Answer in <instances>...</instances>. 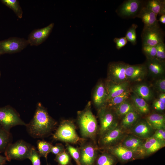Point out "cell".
<instances>
[{"label": "cell", "instance_id": "17", "mask_svg": "<svg viewBox=\"0 0 165 165\" xmlns=\"http://www.w3.org/2000/svg\"><path fill=\"white\" fill-rule=\"evenodd\" d=\"M148 71L146 64H127L125 74L128 81H140L144 78Z\"/></svg>", "mask_w": 165, "mask_h": 165}, {"label": "cell", "instance_id": "8", "mask_svg": "<svg viewBox=\"0 0 165 165\" xmlns=\"http://www.w3.org/2000/svg\"><path fill=\"white\" fill-rule=\"evenodd\" d=\"M98 115L100 123L99 136L118 125L114 112L106 106L98 110Z\"/></svg>", "mask_w": 165, "mask_h": 165}, {"label": "cell", "instance_id": "41", "mask_svg": "<svg viewBox=\"0 0 165 165\" xmlns=\"http://www.w3.org/2000/svg\"><path fill=\"white\" fill-rule=\"evenodd\" d=\"M113 41L116 44V48L118 50H119L124 46L128 42L125 37L120 38H115Z\"/></svg>", "mask_w": 165, "mask_h": 165}, {"label": "cell", "instance_id": "39", "mask_svg": "<svg viewBox=\"0 0 165 165\" xmlns=\"http://www.w3.org/2000/svg\"><path fill=\"white\" fill-rule=\"evenodd\" d=\"M40 156L35 148L32 150L28 158L31 162L32 165H41Z\"/></svg>", "mask_w": 165, "mask_h": 165}, {"label": "cell", "instance_id": "46", "mask_svg": "<svg viewBox=\"0 0 165 165\" xmlns=\"http://www.w3.org/2000/svg\"><path fill=\"white\" fill-rule=\"evenodd\" d=\"M159 100L165 104V93H161L159 96Z\"/></svg>", "mask_w": 165, "mask_h": 165}, {"label": "cell", "instance_id": "37", "mask_svg": "<svg viewBox=\"0 0 165 165\" xmlns=\"http://www.w3.org/2000/svg\"><path fill=\"white\" fill-rule=\"evenodd\" d=\"M142 50L147 59L152 60L155 58L156 54V46L142 45Z\"/></svg>", "mask_w": 165, "mask_h": 165}, {"label": "cell", "instance_id": "10", "mask_svg": "<svg viewBox=\"0 0 165 165\" xmlns=\"http://www.w3.org/2000/svg\"><path fill=\"white\" fill-rule=\"evenodd\" d=\"M144 1L140 0H127L124 1L116 10L117 14L125 18L137 17L144 5Z\"/></svg>", "mask_w": 165, "mask_h": 165}, {"label": "cell", "instance_id": "12", "mask_svg": "<svg viewBox=\"0 0 165 165\" xmlns=\"http://www.w3.org/2000/svg\"><path fill=\"white\" fill-rule=\"evenodd\" d=\"M127 64L122 62L110 63L108 67L107 80L116 83L128 81L125 74Z\"/></svg>", "mask_w": 165, "mask_h": 165}, {"label": "cell", "instance_id": "26", "mask_svg": "<svg viewBox=\"0 0 165 165\" xmlns=\"http://www.w3.org/2000/svg\"><path fill=\"white\" fill-rule=\"evenodd\" d=\"M148 70L152 75H159L163 73L164 62L157 60L156 58L148 60L145 64Z\"/></svg>", "mask_w": 165, "mask_h": 165}, {"label": "cell", "instance_id": "3", "mask_svg": "<svg viewBox=\"0 0 165 165\" xmlns=\"http://www.w3.org/2000/svg\"><path fill=\"white\" fill-rule=\"evenodd\" d=\"M53 137L55 140L69 144H75L82 140L77 134L74 123L68 120H64L61 122Z\"/></svg>", "mask_w": 165, "mask_h": 165}, {"label": "cell", "instance_id": "1", "mask_svg": "<svg viewBox=\"0 0 165 165\" xmlns=\"http://www.w3.org/2000/svg\"><path fill=\"white\" fill-rule=\"evenodd\" d=\"M57 123L42 104L38 102L32 118L28 123H26L25 126L31 137L40 138L49 135L55 129Z\"/></svg>", "mask_w": 165, "mask_h": 165}, {"label": "cell", "instance_id": "25", "mask_svg": "<svg viewBox=\"0 0 165 165\" xmlns=\"http://www.w3.org/2000/svg\"><path fill=\"white\" fill-rule=\"evenodd\" d=\"M144 6L150 10L157 16L165 14V1L149 0L144 3Z\"/></svg>", "mask_w": 165, "mask_h": 165}, {"label": "cell", "instance_id": "35", "mask_svg": "<svg viewBox=\"0 0 165 165\" xmlns=\"http://www.w3.org/2000/svg\"><path fill=\"white\" fill-rule=\"evenodd\" d=\"M55 160L59 165H72L71 156L66 150L56 156Z\"/></svg>", "mask_w": 165, "mask_h": 165}, {"label": "cell", "instance_id": "4", "mask_svg": "<svg viewBox=\"0 0 165 165\" xmlns=\"http://www.w3.org/2000/svg\"><path fill=\"white\" fill-rule=\"evenodd\" d=\"M34 148L25 141L19 140L8 145L4 151L5 156L8 161L12 160H22L28 159Z\"/></svg>", "mask_w": 165, "mask_h": 165}, {"label": "cell", "instance_id": "27", "mask_svg": "<svg viewBox=\"0 0 165 165\" xmlns=\"http://www.w3.org/2000/svg\"><path fill=\"white\" fill-rule=\"evenodd\" d=\"M117 159L108 152L105 150L98 154L94 165H115Z\"/></svg>", "mask_w": 165, "mask_h": 165}, {"label": "cell", "instance_id": "30", "mask_svg": "<svg viewBox=\"0 0 165 165\" xmlns=\"http://www.w3.org/2000/svg\"><path fill=\"white\" fill-rule=\"evenodd\" d=\"M130 92L129 89L122 94L108 100L106 106L112 110L116 106L127 100L130 95Z\"/></svg>", "mask_w": 165, "mask_h": 165}, {"label": "cell", "instance_id": "16", "mask_svg": "<svg viewBox=\"0 0 165 165\" xmlns=\"http://www.w3.org/2000/svg\"><path fill=\"white\" fill-rule=\"evenodd\" d=\"M155 130L145 119H139L128 131L131 134L145 140L151 137Z\"/></svg>", "mask_w": 165, "mask_h": 165}, {"label": "cell", "instance_id": "33", "mask_svg": "<svg viewBox=\"0 0 165 165\" xmlns=\"http://www.w3.org/2000/svg\"><path fill=\"white\" fill-rule=\"evenodd\" d=\"M37 151L40 157H43L47 159L53 145L46 141L38 140L37 142Z\"/></svg>", "mask_w": 165, "mask_h": 165}, {"label": "cell", "instance_id": "5", "mask_svg": "<svg viewBox=\"0 0 165 165\" xmlns=\"http://www.w3.org/2000/svg\"><path fill=\"white\" fill-rule=\"evenodd\" d=\"M26 124L20 118L18 112L8 105L0 108V125L8 131L13 127Z\"/></svg>", "mask_w": 165, "mask_h": 165}, {"label": "cell", "instance_id": "47", "mask_svg": "<svg viewBox=\"0 0 165 165\" xmlns=\"http://www.w3.org/2000/svg\"><path fill=\"white\" fill-rule=\"evenodd\" d=\"M159 21L163 24H165V14L161 15Z\"/></svg>", "mask_w": 165, "mask_h": 165}, {"label": "cell", "instance_id": "50", "mask_svg": "<svg viewBox=\"0 0 165 165\" xmlns=\"http://www.w3.org/2000/svg\"><path fill=\"white\" fill-rule=\"evenodd\" d=\"M1 55L0 54V56Z\"/></svg>", "mask_w": 165, "mask_h": 165}, {"label": "cell", "instance_id": "21", "mask_svg": "<svg viewBox=\"0 0 165 165\" xmlns=\"http://www.w3.org/2000/svg\"><path fill=\"white\" fill-rule=\"evenodd\" d=\"M165 145V141L158 140L152 136L145 139L143 145L145 156L156 152Z\"/></svg>", "mask_w": 165, "mask_h": 165}, {"label": "cell", "instance_id": "38", "mask_svg": "<svg viewBox=\"0 0 165 165\" xmlns=\"http://www.w3.org/2000/svg\"><path fill=\"white\" fill-rule=\"evenodd\" d=\"M156 47V54L155 58L159 61L164 62L165 44L164 42L159 44Z\"/></svg>", "mask_w": 165, "mask_h": 165}, {"label": "cell", "instance_id": "44", "mask_svg": "<svg viewBox=\"0 0 165 165\" xmlns=\"http://www.w3.org/2000/svg\"><path fill=\"white\" fill-rule=\"evenodd\" d=\"M153 106L155 109L158 111H163L165 108V104L159 99L156 100L154 102Z\"/></svg>", "mask_w": 165, "mask_h": 165}, {"label": "cell", "instance_id": "7", "mask_svg": "<svg viewBox=\"0 0 165 165\" xmlns=\"http://www.w3.org/2000/svg\"><path fill=\"white\" fill-rule=\"evenodd\" d=\"M141 38L142 45L156 46L164 42V33L159 24L150 27H143Z\"/></svg>", "mask_w": 165, "mask_h": 165}, {"label": "cell", "instance_id": "32", "mask_svg": "<svg viewBox=\"0 0 165 165\" xmlns=\"http://www.w3.org/2000/svg\"><path fill=\"white\" fill-rule=\"evenodd\" d=\"M1 2L4 5L11 9L20 19L23 16V11L19 2L17 0H1Z\"/></svg>", "mask_w": 165, "mask_h": 165}, {"label": "cell", "instance_id": "48", "mask_svg": "<svg viewBox=\"0 0 165 165\" xmlns=\"http://www.w3.org/2000/svg\"><path fill=\"white\" fill-rule=\"evenodd\" d=\"M1 70H0V78H1Z\"/></svg>", "mask_w": 165, "mask_h": 165}, {"label": "cell", "instance_id": "23", "mask_svg": "<svg viewBox=\"0 0 165 165\" xmlns=\"http://www.w3.org/2000/svg\"><path fill=\"white\" fill-rule=\"evenodd\" d=\"M139 114L136 111L130 112L123 117L119 125L126 132L128 131L139 120Z\"/></svg>", "mask_w": 165, "mask_h": 165}, {"label": "cell", "instance_id": "6", "mask_svg": "<svg viewBox=\"0 0 165 165\" xmlns=\"http://www.w3.org/2000/svg\"><path fill=\"white\" fill-rule=\"evenodd\" d=\"M126 132L118 124L99 136L98 141L99 148L105 149L120 143L127 135Z\"/></svg>", "mask_w": 165, "mask_h": 165}, {"label": "cell", "instance_id": "14", "mask_svg": "<svg viewBox=\"0 0 165 165\" xmlns=\"http://www.w3.org/2000/svg\"><path fill=\"white\" fill-rule=\"evenodd\" d=\"M145 140L131 134L127 135L120 143L133 152L138 158H140L145 156L143 148Z\"/></svg>", "mask_w": 165, "mask_h": 165}, {"label": "cell", "instance_id": "28", "mask_svg": "<svg viewBox=\"0 0 165 165\" xmlns=\"http://www.w3.org/2000/svg\"><path fill=\"white\" fill-rule=\"evenodd\" d=\"M112 110L116 116L119 117H123L129 112L136 111L132 103L127 100L116 106Z\"/></svg>", "mask_w": 165, "mask_h": 165}, {"label": "cell", "instance_id": "2", "mask_svg": "<svg viewBox=\"0 0 165 165\" xmlns=\"http://www.w3.org/2000/svg\"><path fill=\"white\" fill-rule=\"evenodd\" d=\"M77 122L82 138L90 139L96 143L98 127L96 119L91 110L90 101L83 110L77 112Z\"/></svg>", "mask_w": 165, "mask_h": 165}, {"label": "cell", "instance_id": "20", "mask_svg": "<svg viewBox=\"0 0 165 165\" xmlns=\"http://www.w3.org/2000/svg\"><path fill=\"white\" fill-rule=\"evenodd\" d=\"M157 16L155 13L144 5L137 17L141 19L144 24V27H150L159 24Z\"/></svg>", "mask_w": 165, "mask_h": 165}, {"label": "cell", "instance_id": "24", "mask_svg": "<svg viewBox=\"0 0 165 165\" xmlns=\"http://www.w3.org/2000/svg\"><path fill=\"white\" fill-rule=\"evenodd\" d=\"M131 97L135 110L139 115H145L149 113V107L145 100L134 93L131 95Z\"/></svg>", "mask_w": 165, "mask_h": 165}, {"label": "cell", "instance_id": "42", "mask_svg": "<svg viewBox=\"0 0 165 165\" xmlns=\"http://www.w3.org/2000/svg\"><path fill=\"white\" fill-rule=\"evenodd\" d=\"M152 137L158 140L165 141V129L156 130Z\"/></svg>", "mask_w": 165, "mask_h": 165}, {"label": "cell", "instance_id": "36", "mask_svg": "<svg viewBox=\"0 0 165 165\" xmlns=\"http://www.w3.org/2000/svg\"><path fill=\"white\" fill-rule=\"evenodd\" d=\"M138 25L135 24H133L127 31L125 37L128 41L134 45L136 43L137 35L136 29Z\"/></svg>", "mask_w": 165, "mask_h": 165}, {"label": "cell", "instance_id": "45", "mask_svg": "<svg viewBox=\"0 0 165 165\" xmlns=\"http://www.w3.org/2000/svg\"><path fill=\"white\" fill-rule=\"evenodd\" d=\"M7 159L5 156L0 155V165H4L6 164Z\"/></svg>", "mask_w": 165, "mask_h": 165}, {"label": "cell", "instance_id": "13", "mask_svg": "<svg viewBox=\"0 0 165 165\" xmlns=\"http://www.w3.org/2000/svg\"><path fill=\"white\" fill-rule=\"evenodd\" d=\"M104 150L111 154L122 163L127 162L138 158L135 153L121 143Z\"/></svg>", "mask_w": 165, "mask_h": 165}, {"label": "cell", "instance_id": "31", "mask_svg": "<svg viewBox=\"0 0 165 165\" xmlns=\"http://www.w3.org/2000/svg\"><path fill=\"white\" fill-rule=\"evenodd\" d=\"M12 136L10 131L0 125V153L4 152L8 145L12 143Z\"/></svg>", "mask_w": 165, "mask_h": 165}, {"label": "cell", "instance_id": "29", "mask_svg": "<svg viewBox=\"0 0 165 165\" xmlns=\"http://www.w3.org/2000/svg\"><path fill=\"white\" fill-rule=\"evenodd\" d=\"M133 92L146 101H149L152 97L151 89L145 84H139L135 86L133 88Z\"/></svg>", "mask_w": 165, "mask_h": 165}, {"label": "cell", "instance_id": "22", "mask_svg": "<svg viewBox=\"0 0 165 165\" xmlns=\"http://www.w3.org/2000/svg\"><path fill=\"white\" fill-rule=\"evenodd\" d=\"M145 120L155 130L165 128V117L163 115L157 113H152L148 116Z\"/></svg>", "mask_w": 165, "mask_h": 165}, {"label": "cell", "instance_id": "11", "mask_svg": "<svg viewBox=\"0 0 165 165\" xmlns=\"http://www.w3.org/2000/svg\"><path fill=\"white\" fill-rule=\"evenodd\" d=\"M79 148L81 165H94L98 155L99 149L96 143L92 141L89 142L82 141Z\"/></svg>", "mask_w": 165, "mask_h": 165}, {"label": "cell", "instance_id": "34", "mask_svg": "<svg viewBox=\"0 0 165 165\" xmlns=\"http://www.w3.org/2000/svg\"><path fill=\"white\" fill-rule=\"evenodd\" d=\"M67 151L73 159L76 165H81L80 163V153L79 147H75L69 143H66Z\"/></svg>", "mask_w": 165, "mask_h": 165}, {"label": "cell", "instance_id": "9", "mask_svg": "<svg viewBox=\"0 0 165 165\" xmlns=\"http://www.w3.org/2000/svg\"><path fill=\"white\" fill-rule=\"evenodd\" d=\"M29 45L27 39L18 37H11L0 41V54L2 55L18 53Z\"/></svg>", "mask_w": 165, "mask_h": 165}, {"label": "cell", "instance_id": "18", "mask_svg": "<svg viewBox=\"0 0 165 165\" xmlns=\"http://www.w3.org/2000/svg\"><path fill=\"white\" fill-rule=\"evenodd\" d=\"M107 97L105 85L99 82L94 88L92 96L93 102L98 110L106 106Z\"/></svg>", "mask_w": 165, "mask_h": 165}, {"label": "cell", "instance_id": "49", "mask_svg": "<svg viewBox=\"0 0 165 165\" xmlns=\"http://www.w3.org/2000/svg\"><path fill=\"white\" fill-rule=\"evenodd\" d=\"M46 165H49L48 163H47V164H46Z\"/></svg>", "mask_w": 165, "mask_h": 165}, {"label": "cell", "instance_id": "40", "mask_svg": "<svg viewBox=\"0 0 165 165\" xmlns=\"http://www.w3.org/2000/svg\"><path fill=\"white\" fill-rule=\"evenodd\" d=\"M66 150L64 146L61 143L57 144L55 145L52 146L50 152L57 156Z\"/></svg>", "mask_w": 165, "mask_h": 165}, {"label": "cell", "instance_id": "19", "mask_svg": "<svg viewBox=\"0 0 165 165\" xmlns=\"http://www.w3.org/2000/svg\"><path fill=\"white\" fill-rule=\"evenodd\" d=\"M129 86L128 81L116 83L107 80L105 85L107 94V101L128 90Z\"/></svg>", "mask_w": 165, "mask_h": 165}, {"label": "cell", "instance_id": "43", "mask_svg": "<svg viewBox=\"0 0 165 165\" xmlns=\"http://www.w3.org/2000/svg\"><path fill=\"white\" fill-rule=\"evenodd\" d=\"M155 86L157 90L161 93L165 92V79L164 78L160 79L155 82Z\"/></svg>", "mask_w": 165, "mask_h": 165}, {"label": "cell", "instance_id": "15", "mask_svg": "<svg viewBox=\"0 0 165 165\" xmlns=\"http://www.w3.org/2000/svg\"><path fill=\"white\" fill-rule=\"evenodd\" d=\"M54 26L51 23L44 28L35 29L29 34L28 41L31 46H38L44 42L51 33Z\"/></svg>", "mask_w": 165, "mask_h": 165}]
</instances>
